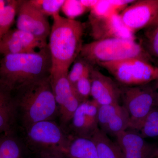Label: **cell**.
<instances>
[{"instance_id":"1","label":"cell","mask_w":158,"mask_h":158,"mask_svg":"<svg viewBox=\"0 0 158 158\" xmlns=\"http://www.w3.org/2000/svg\"><path fill=\"white\" fill-rule=\"evenodd\" d=\"M48 44L52 61L50 80L67 74L81 53L84 33L83 24L59 14L52 16Z\"/></svg>"},{"instance_id":"2","label":"cell","mask_w":158,"mask_h":158,"mask_svg":"<svg viewBox=\"0 0 158 158\" xmlns=\"http://www.w3.org/2000/svg\"><path fill=\"white\" fill-rule=\"evenodd\" d=\"M48 44L34 52L4 56L0 62V85L13 93L20 88L50 77Z\"/></svg>"},{"instance_id":"3","label":"cell","mask_w":158,"mask_h":158,"mask_svg":"<svg viewBox=\"0 0 158 158\" xmlns=\"http://www.w3.org/2000/svg\"><path fill=\"white\" fill-rule=\"evenodd\" d=\"M19 118L24 129L44 120H53L59 116L50 77L18 89L13 93Z\"/></svg>"},{"instance_id":"4","label":"cell","mask_w":158,"mask_h":158,"mask_svg":"<svg viewBox=\"0 0 158 158\" xmlns=\"http://www.w3.org/2000/svg\"><path fill=\"white\" fill-rule=\"evenodd\" d=\"M80 56L93 66L103 62L137 58L150 62L151 56L136 40L112 38L84 44Z\"/></svg>"},{"instance_id":"5","label":"cell","mask_w":158,"mask_h":158,"mask_svg":"<svg viewBox=\"0 0 158 158\" xmlns=\"http://www.w3.org/2000/svg\"><path fill=\"white\" fill-rule=\"evenodd\" d=\"M27 144L37 153L59 152L65 153L70 138L53 120L36 123L24 130Z\"/></svg>"},{"instance_id":"6","label":"cell","mask_w":158,"mask_h":158,"mask_svg":"<svg viewBox=\"0 0 158 158\" xmlns=\"http://www.w3.org/2000/svg\"><path fill=\"white\" fill-rule=\"evenodd\" d=\"M122 106L129 114L128 129L136 131L153 108L156 106L154 82L145 85L120 87Z\"/></svg>"},{"instance_id":"7","label":"cell","mask_w":158,"mask_h":158,"mask_svg":"<svg viewBox=\"0 0 158 158\" xmlns=\"http://www.w3.org/2000/svg\"><path fill=\"white\" fill-rule=\"evenodd\" d=\"M98 65L124 86L145 85L158 79V67L143 59L131 58Z\"/></svg>"},{"instance_id":"8","label":"cell","mask_w":158,"mask_h":158,"mask_svg":"<svg viewBox=\"0 0 158 158\" xmlns=\"http://www.w3.org/2000/svg\"><path fill=\"white\" fill-rule=\"evenodd\" d=\"M17 12V29L30 33L47 44V39L51 30L47 17L31 6L28 1H20Z\"/></svg>"},{"instance_id":"9","label":"cell","mask_w":158,"mask_h":158,"mask_svg":"<svg viewBox=\"0 0 158 158\" xmlns=\"http://www.w3.org/2000/svg\"><path fill=\"white\" fill-rule=\"evenodd\" d=\"M68 73L51 80L62 128L70 123L75 112L81 103L73 90Z\"/></svg>"},{"instance_id":"10","label":"cell","mask_w":158,"mask_h":158,"mask_svg":"<svg viewBox=\"0 0 158 158\" xmlns=\"http://www.w3.org/2000/svg\"><path fill=\"white\" fill-rule=\"evenodd\" d=\"M119 15L124 24L135 34L158 17V0L135 1Z\"/></svg>"},{"instance_id":"11","label":"cell","mask_w":158,"mask_h":158,"mask_svg":"<svg viewBox=\"0 0 158 158\" xmlns=\"http://www.w3.org/2000/svg\"><path fill=\"white\" fill-rule=\"evenodd\" d=\"M89 19L91 36L94 40L112 38L136 40L135 33L124 24L119 14L102 18L89 16Z\"/></svg>"},{"instance_id":"12","label":"cell","mask_w":158,"mask_h":158,"mask_svg":"<svg viewBox=\"0 0 158 158\" xmlns=\"http://www.w3.org/2000/svg\"><path fill=\"white\" fill-rule=\"evenodd\" d=\"M47 45L25 31L10 30L0 40V54L5 56L34 52Z\"/></svg>"},{"instance_id":"13","label":"cell","mask_w":158,"mask_h":158,"mask_svg":"<svg viewBox=\"0 0 158 158\" xmlns=\"http://www.w3.org/2000/svg\"><path fill=\"white\" fill-rule=\"evenodd\" d=\"M116 137L124 158H156L157 145L148 143L135 131L127 129Z\"/></svg>"},{"instance_id":"14","label":"cell","mask_w":158,"mask_h":158,"mask_svg":"<svg viewBox=\"0 0 158 158\" xmlns=\"http://www.w3.org/2000/svg\"><path fill=\"white\" fill-rule=\"evenodd\" d=\"M99 106L93 100L85 101L79 105L70 122L76 137L91 138L98 129Z\"/></svg>"},{"instance_id":"15","label":"cell","mask_w":158,"mask_h":158,"mask_svg":"<svg viewBox=\"0 0 158 158\" xmlns=\"http://www.w3.org/2000/svg\"><path fill=\"white\" fill-rule=\"evenodd\" d=\"M98 123L99 128L107 135L116 137L118 134L128 129L129 114L122 105L99 106Z\"/></svg>"},{"instance_id":"16","label":"cell","mask_w":158,"mask_h":158,"mask_svg":"<svg viewBox=\"0 0 158 158\" xmlns=\"http://www.w3.org/2000/svg\"><path fill=\"white\" fill-rule=\"evenodd\" d=\"M91 90L90 96L99 106L119 104L121 100L120 87L110 77L93 68L90 72Z\"/></svg>"},{"instance_id":"17","label":"cell","mask_w":158,"mask_h":158,"mask_svg":"<svg viewBox=\"0 0 158 158\" xmlns=\"http://www.w3.org/2000/svg\"><path fill=\"white\" fill-rule=\"evenodd\" d=\"M17 121L13 93L0 85V135L15 131Z\"/></svg>"},{"instance_id":"18","label":"cell","mask_w":158,"mask_h":158,"mask_svg":"<svg viewBox=\"0 0 158 158\" xmlns=\"http://www.w3.org/2000/svg\"><path fill=\"white\" fill-rule=\"evenodd\" d=\"M25 146L15 131L0 135V158H27Z\"/></svg>"},{"instance_id":"19","label":"cell","mask_w":158,"mask_h":158,"mask_svg":"<svg viewBox=\"0 0 158 158\" xmlns=\"http://www.w3.org/2000/svg\"><path fill=\"white\" fill-rule=\"evenodd\" d=\"M67 158H98L96 146L91 138H70L65 153Z\"/></svg>"},{"instance_id":"20","label":"cell","mask_w":158,"mask_h":158,"mask_svg":"<svg viewBox=\"0 0 158 158\" xmlns=\"http://www.w3.org/2000/svg\"><path fill=\"white\" fill-rule=\"evenodd\" d=\"M91 139L96 146L98 158H124L117 142L112 141L99 128Z\"/></svg>"},{"instance_id":"21","label":"cell","mask_w":158,"mask_h":158,"mask_svg":"<svg viewBox=\"0 0 158 158\" xmlns=\"http://www.w3.org/2000/svg\"><path fill=\"white\" fill-rule=\"evenodd\" d=\"M20 1H0V40L10 30Z\"/></svg>"},{"instance_id":"22","label":"cell","mask_w":158,"mask_h":158,"mask_svg":"<svg viewBox=\"0 0 158 158\" xmlns=\"http://www.w3.org/2000/svg\"><path fill=\"white\" fill-rule=\"evenodd\" d=\"M144 138L158 136V107L151 110L140 126L136 130Z\"/></svg>"},{"instance_id":"23","label":"cell","mask_w":158,"mask_h":158,"mask_svg":"<svg viewBox=\"0 0 158 158\" xmlns=\"http://www.w3.org/2000/svg\"><path fill=\"white\" fill-rule=\"evenodd\" d=\"M145 49L151 56L158 58V16L144 29Z\"/></svg>"},{"instance_id":"24","label":"cell","mask_w":158,"mask_h":158,"mask_svg":"<svg viewBox=\"0 0 158 158\" xmlns=\"http://www.w3.org/2000/svg\"><path fill=\"white\" fill-rule=\"evenodd\" d=\"M31 6L47 17L59 14L65 0H29Z\"/></svg>"},{"instance_id":"25","label":"cell","mask_w":158,"mask_h":158,"mask_svg":"<svg viewBox=\"0 0 158 158\" xmlns=\"http://www.w3.org/2000/svg\"><path fill=\"white\" fill-rule=\"evenodd\" d=\"M93 68V66L81 57L77 60V59L67 75L72 88L81 78Z\"/></svg>"},{"instance_id":"26","label":"cell","mask_w":158,"mask_h":158,"mask_svg":"<svg viewBox=\"0 0 158 158\" xmlns=\"http://www.w3.org/2000/svg\"><path fill=\"white\" fill-rule=\"evenodd\" d=\"M118 9L112 2V0H98L95 6L90 10L89 16L96 18L108 17L118 14Z\"/></svg>"},{"instance_id":"27","label":"cell","mask_w":158,"mask_h":158,"mask_svg":"<svg viewBox=\"0 0 158 158\" xmlns=\"http://www.w3.org/2000/svg\"><path fill=\"white\" fill-rule=\"evenodd\" d=\"M91 71L81 78L72 88L74 92L81 102L88 100L91 94Z\"/></svg>"},{"instance_id":"28","label":"cell","mask_w":158,"mask_h":158,"mask_svg":"<svg viewBox=\"0 0 158 158\" xmlns=\"http://www.w3.org/2000/svg\"><path fill=\"white\" fill-rule=\"evenodd\" d=\"M61 10L67 18L74 19L87 11L82 5L81 0H65Z\"/></svg>"},{"instance_id":"29","label":"cell","mask_w":158,"mask_h":158,"mask_svg":"<svg viewBox=\"0 0 158 158\" xmlns=\"http://www.w3.org/2000/svg\"><path fill=\"white\" fill-rule=\"evenodd\" d=\"M37 154V158H67L64 153L59 152H40Z\"/></svg>"},{"instance_id":"30","label":"cell","mask_w":158,"mask_h":158,"mask_svg":"<svg viewBox=\"0 0 158 158\" xmlns=\"http://www.w3.org/2000/svg\"><path fill=\"white\" fill-rule=\"evenodd\" d=\"M98 0H81V3L87 10H91L97 3Z\"/></svg>"},{"instance_id":"31","label":"cell","mask_w":158,"mask_h":158,"mask_svg":"<svg viewBox=\"0 0 158 158\" xmlns=\"http://www.w3.org/2000/svg\"><path fill=\"white\" fill-rule=\"evenodd\" d=\"M154 85L156 93V106L158 107V79L154 81Z\"/></svg>"},{"instance_id":"32","label":"cell","mask_w":158,"mask_h":158,"mask_svg":"<svg viewBox=\"0 0 158 158\" xmlns=\"http://www.w3.org/2000/svg\"><path fill=\"white\" fill-rule=\"evenodd\" d=\"M156 158H158V151L157 154V155H156Z\"/></svg>"}]
</instances>
